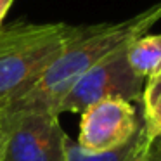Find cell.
<instances>
[{"label":"cell","instance_id":"cell-1","mask_svg":"<svg viewBox=\"0 0 161 161\" xmlns=\"http://www.w3.org/2000/svg\"><path fill=\"white\" fill-rule=\"evenodd\" d=\"M159 19L161 0L125 21L83 26V31L50 63V66L31 87L18 97L0 104L2 111L56 113L64 95L88 69L146 35L147 30L153 28Z\"/></svg>","mask_w":161,"mask_h":161},{"label":"cell","instance_id":"cell-2","mask_svg":"<svg viewBox=\"0 0 161 161\" xmlns=\"http://www.w3.org/2000/svg\"><path fill=\"white\" fill-rule=\"evenodd\" d=\"M83 31L64 23H12L0 28V104L30 88Z\"/></svg>","mask_w":161,"mask_h":161},{"label":"cell","instance_id":"cell-3","mask_svg":"<svg viewBox=\"0 0 161 161\" xmlns=\"http://www.w3.org/2000/svg\"><path fill=\"white\" fill-rule=\"evenodd\" d=\"M0 161H64L68 135L56 113L0 108Z\"/></svg>","mask_w":161,"mask_h":161},{"label":"cell","instance_id":"cell-4","mask_svg":"<svg viewBox=\"0 0 161 161\" xmlns=\"http://www.w3.org/2000/svg\"><path fill=\"white\" fill-rule=\"evenodd\" d=\"M144 78L137 76L126 59V47L102 59L88 69L69 92L64 95L56 109V114L63 113H83L88 106L106 99L121 101H142Z\"/></svg>","mask_w":161,"mask_h":161},{"label":"cell","instance_id":"cell-5","mask_svg":"<svg viewBox=\"0 0 161 161\" xmlns=\"http://www.w3.org/2000/svg\"><path fill=\"white\" fill-rule=\"evenodd\" d=\"M80 119L78 146L88 153H106L121 147L137 133L142 119L132 102L106 99L88 106Z\"/></svg>","mask_w":161,"mask_h":161},{"label":"cell","instance_id":"cell-6","mask_svg":"<svg viewBox=\"0 0 161 161\" xmlns=\"http://www.w3.org/2000/svg\"><path fill=\"white\" fill-rule=\"evenodd\" d=\"M126 59L133 73L144 80L161 73V33L133 40L126 47Z\"/></svg>","mask_w":161,"mask_h":161},{"label":"cell","instance_id":"cell-7","mask_svg":"<svg viewBox=\"0 0 161 161\" xmlns=\"http://www.w3.org/2000/svg\"><path fill=\"white\" fill-rule=\"evenodd\" d=\"M146 139H149V135H147L142 121H140V126H139V130H137V133L128 140V142L123 144L118 149L106 151V153H88V151L81 149V147L78 146V142H75V140H71L69 137H68L64 161H128Z\"/></svg>","mask_w":161,"mask_h":161},{"label":"cell","instance_id":"cell-8","mask_svg":"<svg viewBox=\"0 0 161 161\" xmlns=\"http://www.w3.org/2000/svg\"><path fill=\"white\" fill-rule=\"evenodd\" d=\"M142 125L149 139L161 135V73L147 78L142 92Z\"/></svg>","mask_w":161,"mask_h":161},{"label":"cell","instance_id":"cell-9","mask_svg":"<svg viewBox=\"0 0 161 161\" xmlns=\"http://www.w3.org/2000/svg\"><path fill=\"white\" fill-rule=\"evenodd\" d=\"M153 140L151 139H146L142 144H140V147L135 151V154H133L132 158H130L128 161H146L147 159V151H149V146Z\"/></svg>","mask_w":161,"mask_h":161},{"label":"cell","instance_id":"cell-10","mask_svg":"<svg viewBox=\"0 0 161 161\" xmlns=\"http://www.w3.org/2000/svg\"><path fill=\"white\" fill-rule=\"evenodd\" d=\"M146 161H161V147L156 144V140H153L147 151V159Z\"/></svg>","mask_w":161,"mask_h":161},{"label":"cell","instance_id":"cell-11","mask_svg":"<svg viewBox=\"0 0 161 161\" xmlns=\"http://www.w3.org/2000/svg\"><path fill=\"white\" fill-rule=\"evenodd\" d=\"M12 2L14 0H0V28H2V23H4L5 16H7L9 9H11Z\"/></svg>","mask_w":161,"mask_h":161},{"label":"cell","instance_id":"cell-12","mask_svg":"<svg viewBox=\"0 0 161 161\" xmlns=\"http://www.w3.org/2000/svg\"><path fill=\"white\" fill-rule=\"evenodd\" d=\"M153 140H156V144L161 147V135H159V137H156V139H153Z\"/></svg>","mask_w":161,"mask_h":161},{"label":"cell","instance_id":"cell-13","mask_svg":"<svg viewBox=\"0 0 161 161\" xmlns=\"http://www.w3.org/2000/svg\"><path fill=\"white\" fill-rule=\"evenodd\" d=\"M0 159H2V135H0Z\"/></svg>","mask_w":161,"mask_h":161}]
</instances>
